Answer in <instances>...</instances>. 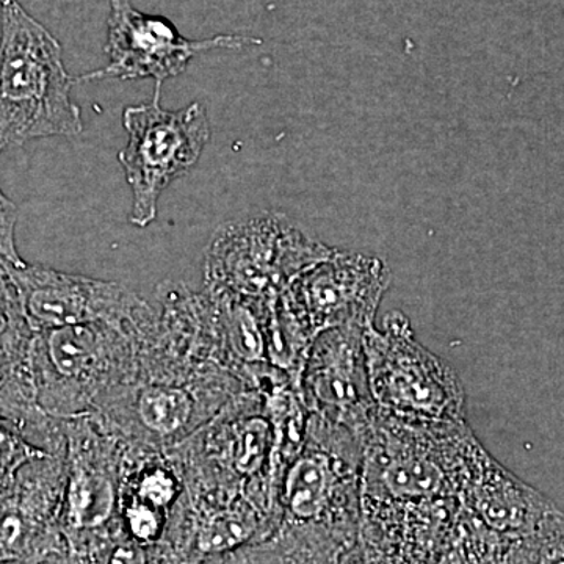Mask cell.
<instances>
[{
	"label": "cell",
	"mask_w": 564,
	"mask_h": 564,
	"mask_svg": "<svg viewBox=\"0 0 564 564\" xmlns=\"http://www.w3.org/2000/svg\"><path fill=\"white\" fill-rule=\"evenodd\" d=\"M248 391L195 321L158 311L140 334L131 380L90 417L124 443L172 451Z\"/></svg>",
	"instance_id": "6da1fadb"
},
{
	"label": "cell",
	"mask_w": 564,
	"mask_h": 564,
	"mask_svg": "<svg viewBox=\"0 0 564 564\" xmlns=\"http://www.w3.org/2000/svg\"><path fill=\"white\" fill-rule=\"evenodd\" d=\"M361 443V513L459 500L481 445L466 421L410 422L378 410Z\"/></svg>",
	"instance_id": "7a4b0ae2"
},
{
	"label": "cell",
	"mask_w": 564,
	"mask_h": 564,
	"mask_svg": "<svg viewBox=\"0 0 564 564\" xmlns=\"http://www.w3.org/2000/svg\"><path fill=\"white\" fill-rule=\"evenodd\" d=\"M74 85L58 40L20 0H0V154L31 140L80 135Z\"/></svg>",
	"instance_id": "3957f363"
},
{
	"label": "cell",
	"mask_w": 564,
	"mask_h": 564,
	"mask_svg": "<svg viewBox=\"0 0 564 564\" xmlns=\"http://www.w3.org/2000/svg\"><path fill=\"white\" fill-rule=\"evenodd\" d=\"M137 323H87L33 333L29 367L36 404L61 421L90 417L131 380L141 329Z\"/></svg>",
	"instance_id": "277c9868"
},
{
	"label": "cell",
	"mask_w": 564,
	"mask_h": 564,
	"mask_svg": "<svg viewBox=\"0 0 564 564\" xmlns=\"http://www.w3.org/2000/svg\"><path fill=\"white\" fill-rule=\"evenodd\" d=\"M361 475V436L311 414L302 448L282 474L280 530L358 534Z\"/></svg>",
	"instance_id": "5b68a950"
},
{
	"label": "cell",
	"mask_w": 564,
	"mask_h": 564,
	"mask_svg": "<svg viewBox=\"0 0 564 564\" xmlns=\"http://www.w3.org/2000/svg\"><path fill=\"white\" fill-rule=\"evenodd\" d=\"M367 381L377 410L410 422L466 421V392L454 367L423 347L406 315L364 333Z\"/></svg>",
	"instance_id": "8992f818"
},
{
	"label": "cell",
	"mask_w": 564,
	"mask_h": 564,
	"mask_svg": "<svg viewBox=\"0 0 564 564\" xmlns=\"http://www.w3.org/2000/svg\"><path fill=\"white\" fill-rule=\"evenodd\" d=\"M333 250L282 215L229 221L215 231L207 247L204 285L247 299H274Z\"/></svg>",
	"instance_id": "52a82bcc"
},
{
	"label": "cell",
	"mask_w": 564,
	"mask_h": 564,
	"mask_svg": "<svg viewBox=\"0 0 564 564\" xmlns=\"http://www.w3.org/2000/svg\"><path fill=\"white\" fill-rule=\"evenodd\" d=\"M161 95L152 102L131 106L122 113L128 144L118 154L132 192L129 221L147 228L158 217L166 187L191 172L212 135L209 115L202 102L181 110L162 109Z\"/></svg>",
	"instance_id": "ba28073f"
},
{
	"label": "cell",
	"mask_w": 564,
	"mask_h": 564,
	"mask_svg": "<svg viewBox=\"0 0 564 564\" xmlns=\"http://www.w3.org/2000/svg\"><path fill=\"white\" fill-rule=\"evenodd\" d=\"M66 480L58 530L69 547L101 538L120 522L124 441L91 417L65 421Z\"/></svg>",
	"instance_id": "9c48e42d"
},
{
	"label": "cell",
	"mask_w": 564,
	"mask_h": 564,
	"mask_svg": "<svg viewBox=\"0 0 564 564\" xmlns=\"http://www.w3.org/2000/svg\"><path fill=\"white\" fill-rule=\"evenodd\" d=\"M33 333L87 323L128 325L150 317L155 306L120 282L58 272L39 263L7 265Z\"/></svg>",
	"instance_id": "30bf717a"
},
{
	"label": "cell",
	"mask_w": 564,
	"mask_h": 564,
	"mask_svg": "<svg viewBox=\"0 0 564 564\" xmlns=\"http://www.w3.org/2000/svg\"><path fill=\"white\" fill-rule=\"evenodd\" d=\"M389 280L388 267L381 259L333 250L280 295L317 337L339 326H372Z\"/></svg>",
	"instance_id": "8fae6325"
},
{
	"label": "cell",
	"mask_w": 564,
	"mask_h": 564,
	"mask_svg": "<svg viewBox=\"0 0 564 564\" xmlns=\"http://www.w3.org/2000/svg\"><path fill=\"white\" fill-rule=\"evenodd\" d=\"M109 3L106 44L109 65L82 74L76 77V84L104 79H154V93L161 95L163 82L184 73L196 55L248 43L242 36L188 40L165 18L150 17L133 9L131 0H109Z\"/></svg>",
	"instance_id": "7c38bea8"
},
{
	"label": "cell",
	"mask_w": 564,
	"mask_h": 564,
	"mask_svg": "<svg viewBox=\"0 0 564 564\" xmlns=\"http://www.w3.org/2000/svg\"><path fill=\"white\" fill-rule=\"evenodd\" d=\"M361 326H339L315 337L300 375V392L311 414L361 436L375 406L367 381Z\"/></svg>",
	"instance_id": "4fadbf2b"
},
{
	"label": "cell",
	"mask_w": 564,
	"mask_h": 564,
	"mask_svg": "<svg viewBox=\"0 0 564 564\" xmlns=\"http://www.w3.org/2000/svg\"><path fill=\"white\" fill-rule=\"evenodd\" d=\"M65 480V454L40 456L0 491V564L36 562L61 552Z\"/></svg>",
	"instance_id": "5bb4252c"
},
{
	"label": "cell",
	"mask_w": 564,
	"mask_h": 564,
	"mask_svg": "<svg viewBox=\"0 0 564 564\" xmlns=\"http://www.w3.org/2000/svg\"><path fill=\"white\" fill-rule=\"evenodd\" d=\"M462 508L478 524L511 543L538 532L555 507L540 492L478 448L459 494Z\"/></svg>",
	"instance_id": "9a60e30c"
},
{
	"label": "cell",
	"mask_w": 564,
	"mask_h": 564,
	"mask_svg": "<svg viewBox=\"0 0 564 564\" xmlns=\"http://www.w3.org/2000/svg\"><path fill=\"white\" fill-rule=\"evenodd\" d=\"M184 503L192 511V547L198 555L234 554L269 541L280 530L245 497L229 502H203L184 496Z\"/></svg>",
	"instance_id": "2e32d148"
},
{
	"label": "cell",
	"mask_w": 564,
	"mask_h": 564,
	"mask_svg": "<svg viewBox=\"0 0 564 564\" xmlns=\"http://www.w3.org/2000/svg\"><path fill=\"white\" fill-rule=\"evenodd\" d=\"M33 332L7 265L0 263V373L28 375Z\"/></svg>",
	"instance_id": "e0dca14e"
},
{
	"label": "cell",
	"mask_w": 564,
	"mask_h": 564,
	"mask_svg": "<svg viewBox=\"0 0 564 564\" xmlns=\"http://www.w3.org/2000/svg\"><path fill=\"white\" fill-rule=\"evenodd\" d=\"M52 455L33 445L28 437L7 423L0 422V491L13 480L14 475L32 459Z\"/></svg>",
	"instance_id": "ac0fdd59"
},
{
	"label": "cell",
	"mask_w": 564,
	"mask_h": 564,
	"mask_svg": "<svg viewBox=\"0 0 564 564\" xmlns=\"http://www.w3.org/2000/svg\"><path fill=\"white\" fill-rule=\"evenodd\" d=\"M18 209L0 191V263L20 265L24 262L17 248Z\"/></svg>",
	"instance_id": "d6986e66"
},
{
	"label": "cell",
	"mask_w": 564,
	"mask_h": 564,
	"mask_svg": "<svg viewBox=\"0 0 564 564\" xmlns=\"http://www.w3.org/2000/svg\"><path fill=\"white\" fill-rule=\"evenodd\" d=\"M336 564H410L404 562L402 556L393 554L388 549L366 540L359 533L358 540L355 541L339 556Z\"/></svg>",
	"instance_id": "ffe728a7"
},
{
	"label": "cell",
	"mask_w": 564,
	"mask_h": 564,
	"mask_svg": "<svg viewBox=\"0 0 564 564\" xmlns=\"http://www.w3.org/2000/svg\"><path fill=\"white\" fill-rule=\"evenodd\" d=\"M106 564H151L148 547L126 538L124 543L115 544L107 555Z\"/></svg>",
	"instance_id": "44dd1931"
},
{
	"label": "cell",
	"mask_w": 564,
	"mask_h": 564,
	"mask_svg": "<svg viewBox=\"0 0 564 564\" xmlns=\"http://www.w3.org/2000/svg\"><path fill=\"white\" fill-rule=\"evenodd\" d=\"M252 554L239 564H293L289 554H281L276 549H252Z\"/></svg>",
	"instance_id": "7402d4cb"
}]
</instances>
